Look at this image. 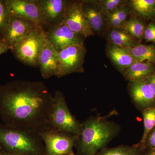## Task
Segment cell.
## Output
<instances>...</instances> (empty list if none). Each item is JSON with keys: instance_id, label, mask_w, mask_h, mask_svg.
<instances>
[{"instance_id": "6da1fadb", "label": "cell", "mask_w": 155, "mask_h": 155, "mask_svg": "<svg viewBox=\"0 0 155 155\" xmlns=\"http://www.w3.org/2000/svg\"><path fill=\"white\" fill-rule=\"evenodd\" d=\"M54 96L41 81L14 80L0 85L4 124L39 133L50 129Z\"/></svg>"}, {"instance_id": "7a4b0ae2", "label": "cell", "mask_w": 155, "mask_h": 155, "mask_svg": "<svg viewBox=\"0 0 155 155\" xmlns=\"http://www.w3.org/2000/svg\"><path fill=\"white\" fill-rule=\"evenodd\" d=\"M0 147L16 155H45L44 143L38 133L4 124H0Z\"/></svg>"}, {"instance_id": "3957f363", "label": "cell", "mask_w": 155, "mask_h": 155, "mask_svg": "<svg viewBox=\"0 0 155 155\" xmlns=\"http://www.w3.org/2000/svg\"><path fill=\"white\" fill-rule=\"evenodd\" d=\"M114 134L109 123L100 120L90 119L82 124L81 132L75 146L77 155H95L105 145Z\"/></svg>"}, {"instance_id": "277c9868", "label": "cell", "mask_w": 155, "mask_h": 155, "mask_svg": "<svg viewBox=\"0 0 155 155\" xmlns=\"http://www.w3.org/2000/svg\"><path fill=\"white\" fill-rule=\"evenodd\" d=\"M46 40L45 30L38 25L11 49L17 59L31 67L39 66V59Z\"/></svg>"}, {"instance_id": "5b68a950", "label": "cell", "mask_w": 155, "mask_h": 155, "mask_svg": "<svg viewBox=\"0 0 155 155\" xmlns=\"http://www.w3.org/2000/svg\"><path fill=\"white\" fill-rule=\"evenodd\" d=\"M54 103L50 116V129L78 136L82 124L71 114L63 93L57 91L54 96Z\"/></svg>"}, {"instance_id": "8992f818", "label": "cell", "mask_w": 155, "mask_h": 155, "mask_svg": "<svg viewBox=\"0 0 155 155\" xmlns=\"http://www.w3.org/2000/svg\"><path fill=\"white\" fill-rule=\"evenodd\" d=\"M38 134L44 143L45 155H75L78 136L52 129Z\"/></svg>"}, {"instance_id": "52a82bcc", "label": "cell", "mask_w": 155, "mask_h": 155, "mask_svg": "<svg viewBox=\"0 0 155 155\" xmlns=\"http://www.w3.org/2000/svg\"><path fill=\"white\" fill-rule=\"evenodd\" d=\"M86 52L84 45L69 46L58 51L59 70L58 77L75 72H83Z\"/></svg>"}, {"instance_id": "ba28073f", "label": "cell", "mask_w": 155, "mask_h": 155, "mask_svg": "<svg viewBox=\"0 0 155 155\" xmlns=\"http://www.w3.org/2000/svg\"><path fill=\"white\" fill-rule=\"evenodd\" d=\"M63 23L72 31L85 38L93 35L87 21L83 10V1H69Z\"/></svg>"}, {"instance_id": "9c48e42d", "label": "cell", "mask_w": 155, "mask_h": 155, "mask_svg": "<svg viewBox=\"0 0 155 155\" xmlns=\"http://www.w3.org/2000/svg\"><path fill=\"white\" fill-rule=\"evenodd\" d=\"M46 36L57 51L71 45H83L85 38L82 35L72 31L61 23L45 30Z\"/></svg>"}, {"instance_id": "30bf717a", "label": "cell", "mask_w": 155, "mask_h": 155, "mask_svg": "<svg viewBox=\"0 0 155 155\" xmlns=\"http://www.w3.org/2000/svg\"><path fill=\"white\" fill-rule=\"evenodd\" d=\"M43 27H54L63 22L69 1L66 0H37Z\"/></svg>"}, {"instance_id": "8fae6325", "label": "cell", "mask_w": 155, "mask_h": 155, "mask_svg": "<svg viewBox=\"0 0 155 155\" xmlns=\"http://www.w3.org/2000/svg\"><path fill=\"white\" fill-rule=\"evenodd\" d=\"M5 1L12 16L21 17L37 26H42L37 0H5Z\"/></svg>"}, {"instance_id": "7c38bea8", "label": "cell", "mask_w": 155, "mask_h": 155, "mask_svg": "<svg viewBox=\"0 0 155 155\" xmlns=\"http://www.w3.org/2000/svg\"><path fill=\"white\" fill-rule=\"evenodd\" d=\"M36 26L23 18L11 15L8 24L1 39L12 49Z\"/></svg>"}, {"instance_id": "4fadbf2b", "label": "cell", "mask_w": 155, "mask_h": 155, "mask_svg": "<svg viewBox=\"0 0 155 155\" xmlns=\"http://www.w3.org/2000/svg\"><path fill=\"white\" fill-rule=\"evenodd\" d=\"M39 66L42 76L45 79L53 76L58 77L59 70L58 51L47 38L40 56Z\"/></svg>"}, {"instance_id": "5bb4252c", "label": "cell", "mask_w": 155, "mask_h": 155, "mask_svg": "<svg viewBox=\"0 0 155 155\" xmlns=\"http://www.w3.org/2000/svg\"><path fill=\"white\" fill-rule=\"evenodd\" d=\"M130 81V93L134 101L145 109L153 107L155 97L144 78Z\"/></svg>"}, {"instance_id": "9a60e30c", "label": "cell", "mask_w": 155, "mask_h": 155, "mask_svg": "<svg viewBox=\"0 0 155 155\" xmlns=\"http://www.w3.org/2000/svg\"><path fill=\"white\" fill-rule=\"evenodd\" d=\"M84 14L93 32H100L104 25L102 11L90 2L83 1Z\"/></svg>"}, {"instance_id": "2e32d148", "label": "cell", "mask_w": 155, "mask_h": 155, "mask_svg": "<svg viewBox=\"0 0 155 155\" xmlns=\"http://www.w3.org/2000/svg\"><path fill=\"white\" fill-rule=\"evenodd\" d=\"M152 63L134 62L124 70V75L130 81L143 79L154 72Z\"/></svg>"}, {"instance_id": "e0dca14e", "label": "cell", "mask_w": 155, "mask_h": 155, "mask_svg": "<svg viewBox=\"0 0 155 155\" xmlns=\"http://www.w3.org/2000/svg\"><path fill=\"white\" fill-rule=\"evenodd\" d=\"M108 54L111 61L121 70H125L135 62L132 56L124 48L115 45L109 46Z\"/></svg>"}, {"instance_id": "ac0fdd59", "label": "cell", "mask_w": 155, "mask_h": 155, "mask_svg": "<svg viewBox=\"0 0 155 155\" xmlns=\"http://www.w3.org/2000/svg\"><path fill=\"white\" fill-rule=\"evenodd\" d=\"M129 53L135 62L145 61L155 64V46L138 44L132 47L123 48Z\"/></svg>"}, {"instance_id": "d6986e66", "label": "cell", "mask_w": 155, "mask_h": 155, "mask_svg": "<svg viewBox=\"0 0 155 155\" xmlns=\"http://www.w3.org/2000/svg\"><path fill=\"white\" fill-rule=\"evenodd\" d=\"M131 7L138 16L145 19L155 17V0H132Z\"/></svg>"}, {"instance_id": "ffe728a7", "label": "cell", "mask_w": 155, "mask_h": 155, "mask_svg": "<svg viewBox=\"0 0 155 155\" xmlns=\"http://www.w3.org/2000/svg\"><path fill=\"white\" fill-rule=\"evenodd\" d=\"M109 39L113 45L121 48L132 47L136 45L133 38L124 31H111L109 34Z\"/></svg>"}, {"instance_id": "44dd1931", "label": "cell", "mask_w": 155, "mask_h": 155, "mask_svg": "<svg viewBox=\"0 0 155 155\" xmlns=\"http://www.w3.org/2000/svg\"><path fill=\"white\" fill-rule=\"evenodd\" d=\"M123 25L125 31L130 36L140 40L143 38L145 28L141 20L137 18H132L125 22Z\"/></svg>"}, {"instance_id": "7402d4cb", "label": "cell", "mask_w": 155, "mask_h": 155, "mask_svg": "<svg viewBox=\"0 0 155 155\" xmlns=\"http://www.w3.org/2000/svg\"><path fill=\"white\" fill-rule=\"evenodd\" d=\"M144 132L141 140V144L145 143L148 136L155 127V107L147 108L143 112Z\"/></svg>"}, {"instance_id": "603a6c76", "label": "cell", "mask_w": 155, "mask_h": 155, "mask_svg": "<svg viewBox=\"0 0 155 155\" xmlns=\"http://www.w3.org/2000/svg\"><path fill=\"white\" fill-rule=\"evenodd\" d=\"M11 17V14L5 0H0V36L1 38L8 24Z\"/></svg>"}, {"instance_id": "cb8c5ba5", "label": "cell", "mask_w": 155, "mask_h": 155, "mask_svg": "<svg viewBox=\"0 0 155 155\" xmlns=\"http://www.w3.org/2000/svg\"><path fill=\"white\" fill-rule=\"evenodd\" d=\"M138 150L134 147H119L106 150L99 155H138Z\"/></svg>"}, {"instance_id": "d4e9b609", "label": "cell", "mask_w": 155, "mask_h": 155, "mask_svg": "<svg viewBox=\"0 0 155 155\" xmlns=\"http://www.w3.org/2000/svg\"><path fill=\"white\" fill-rule=\"evenodd\" d=\"M123 1L120 0H106L101 1L100 6L102 11L106 13H112L118 8L119 6L122 5Z\"/></svg>"}, {"instance_id": "484cf974", "label": "cell", "mask_w": 155, "mask_h": 155, "mask_svg": "<svg viewBox=\"0 0 155 155\" xmlns=\"http://www.w3.org/2000/svg\"><path fill=\"white\" fill-rule=\"evenodd\" d=\"M143 38L147 41L155 42V24L153 22L150 23L145 28Z\"/></svg>"}, {"instance_id": "4316f807", "label": "cell", "mask_w": 155, "mask_h": 155, "mask_svg": "<svg viewBox=\"0 0 155 155\" xmlns=\"http://www.w3.org/2000/svg\"><path fill=\"white\" fill-rule=\"evenodd\" d=\"M110 14L118 18L124 24L125 20L127 19V11L125 8H117L114 12L111 13Z\"/></svg>"}, {"instance_id": "83f0119b", "label": "cell", "mask_w": 155, "mask_h": 155, "mask_svg": "<svg viewBox=\"0 0 155 155\" xmlns=\"http://www.w3.org/2000/svg\"><path fill=\"white\" fill-rule=\"evenodd\" d=\"M144 79L155 97V72L145 78Z\"/></svg>"}, {"instance_id": "f1b7e54d", "label": "cell", "mask_w": 155, "mask_h": 155, "mask_svg": "<svg viewBox=\"0 0 155 155\" xmlns=\"http://www.w3.org/2000/svg\"><path fill=\"white\" fill-rule=\"evenodd\" d=\"M148 145L152 149H155V128H154L147 139Z\"/></svg>"}, {"instance_id": "f546056e", "label": "cell", "mask_w": 155, "mask_h": 155, "mask_svg": "<svg viewBox=\"0 0 155 155\" xmlns=\"http://www.w3.org/2000/svg\"><path fill=\"white\" fill-rule=\"evenodd\" d=\"M109 21L111 26L115 28H119L124 24L118 18L110 14L109 15Z\"/></svg>"}, {"instance_id": "4dcf8cb0", "label": "cell", "mask_w": 155, "mask_h": 155, "mask_svg": "<svg viewBox=\"0 0 155 155\" xmlns=\"http://www.w3.org/2000/svg\"><path fill=\"white\" fill-rule=\"evenodd\" d=\"M11 48L2 39H0V55L6 52L8 50Z\"/></svg>"}, {"instance_id": "1f68e13d", "label": "cell", "mask_w": 155, "mask_h": 155, "mask_svg": "<svg viewBox=\"0 0 155 155\" xmlns=\"http://www.w3.org/2000/svg\"><path fill=\"white\" fill-rule=\"evenodd\" d=\"M1 155H18L15 154L11 153H9L8 152H6L2 150V152H1Z\"/></svg>"}, {"instance_id": "d6a6232c", "label": "cell", "mask_w": 155, "mask_h": 155, "mask_svg": "<svg viewBox=\"0 0 155 155\" xmlns=\"http://www.w3.org/2000/svg\"><path fill=\"white\" fill-rule=\"evenodd\" d=\"M146 155H155V149H153L150 152Z\"/></svg>"}, {"instance_id": "836d02e7", "label": "cell", "mask_w": 155, "mask_h": 155, "mask_svg": "<svg viewBox=\"0 0 155 155\" xmlns=\"http://www.w3.org/2000/svg\"><path fill=\"white\" fill-rule=\"evenodd\" d=\"M2 149L1 148V147H0V155H1V152H2Z\"/></svg>"}, {"instance_id": "e575fe53", "label": "cell", "mask_w": 155, "mask_h": 155, "mask_svg": "<svg viewBox=\"0 0 155 155\" xmlns=\"http://www.w3.org/2000/svg\"><path fill=\"white\" fill-rule=\"evenodd\" d=\"M154 128H155V127H154Z\"/></svg>"}]
</instances>
